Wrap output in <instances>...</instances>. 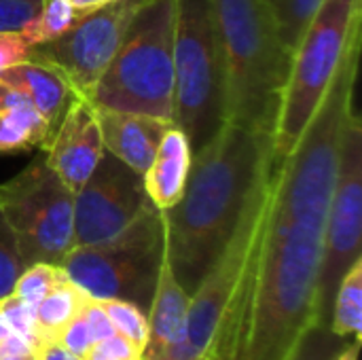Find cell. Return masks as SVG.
<instances>
[{
    "label": "cell",
    "mask_w": 362,
    "mask_h": 360,
    "mask_svg": "<svg viewBox=\"0 0 362 360\" xmlns=\"http://www.w3.org/2000/svg\"><path fill=\"white\" fill-rule=\"evenodd\" d=\"M225 70V121L274 136L293 51L265 0H212Z\"/></svg>",
    "instance_id": "277c9868"
},
{
    "label": "cell",
    "mask_w": 362,
    "mask_h": 360,
    "mask_svg": "<svg viewBox=\"0 0 362 360\" xmlns=\"http://www.w3.org/2000/svg\"><path fill=\"white\" fill-rule=\"evenodd\" d=\"M362 119L354 106L346 125L335 187L329 204L318 272V325H329L335 291L348 269L362 259Z\"/></svg>",
    "instance_id": "30bf717a"
},
{
    "label": "cell",
    "mask_w": 362,
    "mask_h": 360,
    "mask_svg": "<svg viewBox=\"0 0 362 360\" xmlns=\"http://www.w3.org/2000/svg\"><path fill=\"white\" fill-rule=\"evenodd\" d=\"M68 276L64 274V269L59 265H51V263H32L28 267H23V272L19 274V278L15 280L13 293L17 299H21L23 303L36 308L57 284H62Z\"/></svg>",
    "instance_id": "603a6c76"
},
{
    "label": "cell",
    "mask_w": 362,
    "mask_h": 360,
    "mask_svg": "<svg viewBox=\"0 0 362 360\" xmlns=\"http://www.w3.org/2000/svg\"><path fill=\"white\" fill-rule=\"evenodd\" d=\"M49 168L74 193L104 155L98 110L91 100L74 95L55 132L40 149Z\"/></svg>",
    "instance_id": "4fadbf2b"
},
{
    "label": "cell",
    "mask_w": 362,
    "mask_h": 360,
    "mask_svg": "<svg viewBox=\"0 0 362 360\" xmlns=\"http://www.w3.org/2000/svg\"><path fill=\"white\" fill-rule=\"evenodd\" d=\"M142 174L104 151L89 178L74 191V246L104 242L125 229L146 206Z\"/></svg>",
    "instance_id": "7c38bea8"
},
{
    "label": "cell",
    "mask_w": 362,
    "mask_h": 360,
    "mask_svg": "<svg viewBox=\"0 0 362 360\" xmlns=\"http://www.w3.org/2000/svg\"><path fill=\"white\" fill-rule=\"evenodd\" d=\"M83 360H142V350L119 333H112L95 342Z\"/></svg>",
    "instance_id": "f546056e"
},
{
    "label": "cell",
    "mask_w": 362,
    "mask_h": 360,
    "mask_svg": "<svg viewBox=\"0 0 362 360\" xmlns=\"http://www.w3.org/2000/svg\"><path fill=\"white\" fill-rule=\"evenodd\" d=\"M272 182L274 153L259 170L227 244L189 295L182 339L161 360L240 359L272 206Z\"/></svg>",
    "instance_id": "3957f363"
},
{
    "label": "cell",
    "mask_w": 362,
    "mask_h": 360,
    "mask_svg": "<svg viewBox=\"0 0 362 360\" xmlns=\"http://www.w3.org/2000/svg\"><path fill=\"white\" fill-rule=\"evenodd\" d=\"M174 123L193 153L225 123V70L212 0H176Z\"/></svg>",
    "instance_id": "52a82bcc"
},
{
    "label": "cell",
    "mask_w": 362,
    "mask_h": 360,
    "mask_svg": "<svg viewBox=\"0 0 362 360\" xmlns=\"http://www.w3.org/2000/svg\"><path fill=\"white\" fill-rule=\"evenodd\" d=\"M87 301H89V299H87ZM83 308H85V306H83ZM57 344H59L64 350H68L70 354L78 356V359H85V356H87V352H89V348L95 344V339H93L91 329H89L85 316H83V310L66 325V329H64L62 335L57 337Z\"/></svg>",
    "instance_id": "f1b7e54d"
},
{
    "label": "cell",
    "mask_w": 362,
    "mask_h": 360,
    "mask_svg": "<svg viewBox=\"0 0 362 360\" xmlns=\"http://www.w3.org/2000/svg\"><path fill=\"white\" fill-rule=\"evenodd\" d=\"M144 2L146 0H110L81 17L62 36L32 47L30 55L57 68L72 91L89 100Z\"/></svg>",
    "instance_id": "8fae6325"
},
{
    "label": "cell",
    "mask_w": 362,
    "mask_h": 360,
    "mask_svg": "<svg viewBox=\"0 0 362 360\" xmlns=\"http://www.w3.org/2000/svg\"><path fill=\"white\" fill-rule=\"evenodd\" d=\"M100 303H102L115 333L129 339L136 348H140L144 352V346L148 342L146 312L140 310L138 306H134L129 301H121V299H108V301H100Z\"/></svg>",
    "instance_id": "cb8c5ba5"
},
{
    "label": "cell",
    "mask_w": 362,
    "mask_h": 360,
    "mask_svg": "<svg viewBox=\"0 0 362 360\" xmlns=\"http://www.w3.org/2000/svg\"><path fill=\"white\" fill-rule=\"evenodd\" d=\"M362 28V0H322L293 51L274 127V161L284 159L318 110L341 57Z\"/></svg>",
    "instance_id": "8992f818"
},
{
    "label": "cell",
    "mask_w": 362,
    "mask_h": 360,
    "mask_svg": "<svg viewBox=\"0 0 362 360\" xmlns=\"http://www.w3.org/2000/svg\"><path fill=\"white\" fill-rule=\"evenodd\" d=\"M40 359L42 360H83V359H78V356H74V354H70L68 350H64L57 342L40 346Z\"/></svg>",
    "instance_id": "1f68e13d"
},
{
    "label": "cell",
    "mask_w": 362,
    "mask_h": 360,
    "mask_svg": "<svg viewBox=\"0 0 362 360\" xmlns=\"http://www.w3.org/2000/svg\"><path fill=\"white\" fill-rule=\"evenodd\" d=\"M0 210L23 265H62L74 248V193L49 168L45 153L0 185Z\"/></svg>",
    "instance_id": "9c48e42d"
},
{
    "label": "cell",
    "mask_w": 362,
    "mask_h": 360,
    "mask_svg": "<svg viewBox=\"0 0 362 360\" xmlns=\"http://www.w3.org/2000/svg\"><path fill=\"white\" fill-rule=\"evenodd\" d=\"M51 125L17 87L0 79V153L42 149Z\"/></svg>",
    "instance_id": "ac0fdd59"
},
{
    "label": "cell",
    "mask_w": 362,
    "mask_h": 360,
    "mask_svg": "<svg viewBox=\"0 0 362 360\" xmlns=\"http://www.w3.org/2000/svg\"><path fill=\"white\" fill-rule=\"evenodd\" d=\"M81 17L85 15H81L68 0H45L36 17L19 34L30 47H36L68 32Z\"/></svg>",
    "instance_id": "44dd1931"
},
{
    "label": "cell",
    "mask_w": 362,
    "mask_h": 360,
    "mask_svg": "<svg viewBox=\"0 0 362 360\" xmlns=\"http://www.w3.org/2000/svg\"><path fill=\"white\" fill-rule=\"evenodd\" d=\"M0 316L6 323L11 333H19L23 337H30L36 342V329H34V308L17 299L15 295H8L0 299ZM38 346V342H36Z\"/></svg>",
    "instance_id": "4316f807"
},
{
    "label": "cell",
    "mask_w": 362,
    "mask_h": 360,
    "mask_svg": "<svg viewBox=\"0 0 362 360\" xmlns=\"http://www.w3.org/2000/svg\"><path fill=\"white\" fill-rule=\"evenodd\" d=\"M350 342L352 339L337 337L329 325H316L303 335L288 360H335Z\"/></svg>",
    "instance_id": "d4e9b609"
},
{
    "label": "cell",
    "mask_w": 362,
    "mask_h": 360,
    "mask_svg": "<svg viewBox=\"0 0 362 360\" xmlns=\"http://www.w3.org/2000/svg\"><path fill=\"white\" fill-rule=\"evenodd\" d=\"M176 0H146L132 19L91 102L174 123Z\"/></svg>",
    "instance_id": "5b68a950"
},
{
    "label": "cell",
    "mask_w": 362,
    "mask_h": 360,
    "mask_svg": "<svg viewBox=\"0 0 362 360\" xmlns=\"http://www.w3.org/2000/svg\"><path fill=\"white\" fill-rule=\"evenodd\" d=\"M32 47L21 38L19 32H0V72L17 62L30 57Z\"/></svg>",
    "instance_id": "4dcf8cb0"
},
{
    "label": "cell",
    "mask_w": 362,
    "mask_h": 360,
    "mask_svg": "<svg viewBox=\"0 0 362 360\" xmlns=\"http://www.w3.org/2000/svg\"><path fill=\"white\" fill-rule=\"evenodd\" d=\"M45 0H0V32H21Z\"/></svg>",
    "instance_id": "83f0119b"
},
{
    "label": "cell",
    "mask_w": 362,
    "mask_h": 360,
    "mask_svg": "<svg viewBox=\"0 0 362 360\" xmlns=\"http://www.w3.org/2000/svg\"><path fill=\"white\" fill-rule=\"evenodd\" d=\"M0 79L25 93V98L51 125V134L55 132L68 104L76 95L57 68L32 55L4 68L0 72Z\"/></svg>",
    "instance_id": "e0dca14e"
},
{
    "label": "cell",
    "mask_w": 362,
    "mask_h": 360,
    "mask_svg": "<svg viewBox=\"0 0 362 360\" xmlns=\"http://www.w3.org/2000/svg\"><path fill=\"white\" fill-rule=\"evenodd\" d=\"M193 151L185 132L174 123L161 138V144L142 174L144 191L148 202L159 208H172L185 193L189 170H191Z\"/></svg>",
    "instance_id": "2e32d148"
},
{
    "label": "cell",
    "mask_w": 362,
    "mask_h": 360,
    "mask_svg": "<svg viewBox=\"0 0 362 360\" xmlns=\"http://www.w3.org/2000/svg\"><path fill=\"white\" fill-rule=\"evenodd\" d=\"M331 331L344 339H361L362 333V259L341 278L331 308Z\"/></svg>",
    "instance_id": "ffe728a7"
},
{
    "label": "cell",
    "mask_w": 362,
    "mask_h": 360,
    "mask_svg": "<svg viewBox=\"0 0 362 360\" xmlns=\"http://www.w3.org/2000/svg\"><path fill=\"white\" fill-rule=\"evenodd\" d=\"M163 252V212L146 202L125 229L104 242L74 246L59 267L91 299H121L146 312Z\"/></svg>",
    "instance_id": "ba28073f"
},
{
    "label": "cell",
    "mask_w": 362,
    "mask_h": 360,
    "mask_svg": "<svg viewBox=\"0 0 362 360\" xmlns=\"http://www.w3.org/2000/svg\"><path fill=\"white\" fill-rule=\"evenodd\" d=\"M89 295H85L68 278L57 284L36 308H34V329L38 346L53 344L66 329V325L83 310Z\"/></svg>",
    "instance_id": "d6986e66"
},
{
    "label": "cell",
    "mask_w": 362,
    "mask_h": 360,
    "mask_svg": "<svg viewBox=\"0 0 362 360\" xmlns=\"http://www.w3.org/2000/svg\"><path fill=\"white\" fill-rule=\"evenodd\" d=\"M361 45L362 28L301 138L284 159L274 161L272 206L238 360H288L318 325L322 238L346 125L356 106Z\"/></svg>",
    "instance_id": "6da1fadb"
},
{
    "label": "cell",
    "mask_w": 362,
    "mask_h": 360,
    "mask_svg": "<svg viewBox=\"0 0 362 360\" xmlns=\"http://www.w3.org/2000/svg\"><path fill=\"white\" fill-rule=\"evenodd\" d=\"M265 2L274 15L282 42L291 51H295L308 23L316 15L318 6L322 4V0H265Z\"/></svg>",
    "instance_id": "7402d4cb"
},
{
    "label": "cell",
    "mask_w": 362,
    "mask_h": 360,
    "mask_svg": "<svg viewBox=\"0 0 362 360\" xmlns=\"http://www.w3.org/2000/svg\"><path fill=\"white\" fill-rule=\"evenodd\" d=\"M81 15H87V13H91V11H95V8H100V6H104L106 2H110V0H68Z\"/></svg>",
    "instance_id": "d6a6232c"
},
{
    "label": "cell",
    "mask_w": 362,
    "mask_h": 360,
    "mask_svg": "<svg viewBox=\"0 0 362 360\" xmlns=\"http://www.w3.org/2000/svg\"><path fill=\"white\" fill-rule=\"evenodd\" d=\"M23 261L19 257L15 236L0 210V299L8 297L13 293L15 280L23 272Z\"/></svg>",
    "instance_id": "484cf974"
},
{
    "label": "cell",
    "mask_w": 362,
    "mask_h": 360,
    "mask_svg": "<svg viewBox=\"0 0 362 360\" xmlns=\"http://www.w3.org/2000/svg\"><path fill=\"white\" fill-rule=\"evenodd\" d=\"M272 153V134L233 121L193 153L182 197L161 210L170 265L189 295L227 244Z\"/></svg>",
    "instance_id": "7a4b0ae2"
},
{
    "label": "cell",
    "mask_w": 362,
    "mask_h": 360,
    "mask_svg": "<svg viewBox=\"0 0 362 360\" xmlns=\"http://www.w3.org/2000/svg\"><path fill=\"white\" fill-rule=\"evenodd\" d=\"M0 360H42V359H40V348H34V350H30V352H23V354L2 356Z\"/></svg>",
    "instance_id": "e575fe53"
},
{
    "label": "cell",
    "mask_w": 362,
    "mask_h": 360,
    "mask_svg": "<svg viewBox=\"0 0 362 360\" xmlns=\"http://www.w3.org/2000/svg\"><path fill=\"white\" fill-rule=\"evenodd\" d=\"M95 110L104 151L123 161L125 166H129L134 172L144 174L161 144L163 134L174 123L142 112L98 106Z\"/></svg>",
    "instance_id": "5bb4252c"
},
{
    "label": "cell",
    "mask_w": 362,
    "mask_h": 360,
    "mask_svg": "<svg viewBox=\"0 0 362 360\" xmlns=\"http://www.w3.org/2000/svg\"><path fill=\"white\" fill-rule=\"evenodd\" d=\"M358 352H361V339H352V342L335 356V360H358Z\"/></svg>",
    "instance_id": "836d02e7"
},
{
    "label": "cell",
    "mask_w": 362,
    "mask_h": 360,
    "mask_svg": "<svg viewBox=\"0 0 362 360\" xmlns=\"http://www.w3.org/2000/svg\"><path fill=\"white\" fill-rule=\"evenodd\" d=\"M189 293L180 286L170 265L168 248L161 259L155 291L146 310L148 342L144 346L142 360H161L180 339L187 327Z\"/></svg>",
    "instance_id": "9a60e30c"
}]
</instances>
